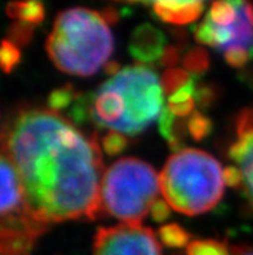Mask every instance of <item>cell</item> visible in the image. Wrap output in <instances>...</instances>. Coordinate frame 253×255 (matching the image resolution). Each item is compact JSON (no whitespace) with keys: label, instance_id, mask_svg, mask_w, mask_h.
I'll return each mask as SVG.
<instances>
[{"label":"cell","instance_id":"13","mask_svg":"<svg viewBox=\"0 0 253 255\" xmlns=\"http://www.w3.org/2000/svg\"><path fill=\"white\" fill-rule=\"evenodd\" d=\"M159 129L170 148L178 150L181 146V137H179L178 129H177V117L167 107L164 108L159 117Z\"/></svg>","mask_w":253,"mask_h":255},{"label":"cell","instance_id":"4","mask_svg":"<svg viewBox=\"0 0 253 255\" xmlns=\"http://www.w3.org/2000/svg\"><path fill=\"white\" fill-rule=\"evenodd\" d=\"M159 180L161 193L168 205L189 217L212 210L224 194L220 162L199 149H182L170 155Z\"/></svg>","mask_w":253,"mask_h":255},{"label":"cell","instance_id":"23","mask_svg":"<svg viewBox=\"0 0 253 255\" xmlns=\"http://www.w3.org/2000/svg\"><path fill=\"white\" fill-rule=\"evenodd\" d=\"M224 180L229 187H238L243 183V175L238 167L229 166L224 170Z\"/></svg>","mask_w":253,"mask_h":255},{"label":"cell","instance_id":"14","mask_svg":"<svg viewBox=\"0 0 253 255\" xmlns=\"http://www.w3.org/2000/svg\"><path fill=\"white\" fill-rule=\"evenodd\" d=\"M161 241L168 248H185L190 244V235L176 223H169L159 228Z\"/></svg>","mask_w":253,"mask_h":255},{"label":"cell","instance_id":"19","mask_svg":"<svg viewBox=\"0 0 253 255\" xmlns=\"http://www.w3.org/2000/svg\"><path fill=\"white\" fill-rule=\"evenodd\" d=\"M21 61V52L16 44L10 40H4L1 44V53H0V62L4 73H10Z\"/></svg>","mask_w":253,"mask_h":255},{"label":"cell","instance_id":"10","mask_svg":"<svg viewBox=\"0 0 253 255\" xmlns=\"http://www.w3.org/2000/svg\"><path fill=\"white\" fill-rule=\"evenodd\" d=\"M205 0H154L158 17L173 25H186L200 16Z\"/></svg>","mask_w":253,"mask_h":255},{"label":"cell","instance_id":"12","mask_svg":"<svg viewBox=\"0 0 253 255\" xmlns=\"http://www.w3.org/2000/svg\"><path fill=\"white\" fill-rule=\"evenodd\" d=\"M6 12L9 17L16 18L19 23L31 27L39 25L44 17L43 5L38 0H22V1L10 3L6 8Z\"/></svg>","mask_w":253,"mask_h":255},{"label":"cell","instance_id":"9","mask_svg":"<svg viewBox=\"0 0 253 255\" xmlns=\"http://www.w3.org/2000/svg\"><path fill=\"white\" fill-rule=\"evenodd\" d=\"M167 39L159 29L154 26H138L132 35L129 43L131 55L141 64H151L158 60H163L167 52Z\"/></svg>","mask_w":253,"mask_h":255},{"label":"cell","instance_id":"18","mask_svg":"<svg viewBox=\"0 0 253 255\" xmlns=\"http://www.w3.org/2000/svg\"><path fill=\"white\" fill-rule=\"evenodd\" d=\"M187 129L194 140H203L209 135L212 129V122L199 112H194L187 122Z\"/></svg>","mask_w":253,"mask_h":255},{"label":"cell","instance_id":"22","mask_svg":"<svg viewBox=\"0 0 253 255\" xmlns=\"http://www.w3.org/2000/svg\"><path fill=\"white\" fill-rule=\"evenodd\" d=\"M170 213V206L168 205V202L166 200H161V198H158L157 201L154 202V205L151 206L150 214L153 219L158 223H163L166 222L168 217H169Z\"/></svg>","mask_w":253,"mask_h":255},{"label":"cell","instance_id":"3","mask_svg":"<svg viewBox=\"0 0 253 255\" xmlns=\"http://www.w3.org/2000/svg\"><path fill=\"white\" fill-rule=\"evenodd\" d=\"M45 49L57 69L90 77L107 65L114 51L109 16L88 8H70L56 17Z\"/></svg>","mask_w":253,"mask_h":255},{"label":"cell","instance_id":"17","mask_svg":"<svg viewBox=\"0 0 253 255\" xmlns=\"http://www.w3.org/2000/svg\"><path fill=\"white\" fill-rule=\"evenodd\" d=\"M78 99L79 97L77 96L73 87L71 86H66V87L57 88V90H55L49 95L48 107L51 110H55V112L60 113V110H64L66 108H69Z\"/></svg>","mask_w":253,"mask_h":255},{"label":"cell","instance_id":"5","mask_svg":"<svg viewBox=\"0 0 253 255\" xmlns=\"http://www.w3.org/2000/svg\"><path fill=\"white\" fill-rule=\"evenodd\" d=\"M161 193L154 167L135 157H125L106 168L101 184L103 213L123 223H141Z\"/></svg>","mask_w":253,"mask_h":255},{"label":"cell","instance_id":"2","mask_svg":"<svg viewBox=\"0 0 253 255\" xmlns=\"http://www.w3.org/2000/svg\"><path fill=\"white\" fill-rule=\"evenodd\" d=\"M162 79L146 65H133L111 75L86 99L88 116L97 126L136 136L163 112Z\"/></svg>","mask_w":253,"mask_h":255},{"label":"cell","instance_id":"8","mask_svg":"<svg viewBox=\"0 0 253 255\" xmlns=\"http://www.w3.org/2000/svg\"><path fill=\"white\" fill-rule=\"evenodd\" d=\"M229 157L243 175L246 196L253 207V109L242 110L237 121V141L229 148Z\"/></svg>","mask_w":253,"mask_h":255},{"label":"cell","instance_id":"7","mask_svg":"<svg viewBox=\"0 0 253 255\" xmlns=\"http://www.w3.org/2000/svg\"><path fill=\"white\" fill-rule=\"evenodd\" d=\"M93 255H163V253L151 228L141 223H120L97 230Z\"/></svg>","mask_w":253,"mask_h":255},{"label":"cell","instance_id":"24","mask_svg":"<svg viewBox=\"0 0 253 255\" xmlns=\"http://www.w3.org/2000/svg\"><path fill=\"white\" fill-rule=\"evenodd\" d=\"M233 255H253V249L243 246V248H234Z\"/></svg>","mask_w":253,"mask_h":255},{"label":"cell","instance_id":"11","mask_svg":"<svg viewBox=\"0 0 253 255\" xmlns=\"http://www.w3.org/2000/svg\"><path fill=\"white\" fill-rule=\"evenodd\" d=\"M196 97H198V88H196L195 79L191 77L185 86L168 97L167 108L176 117L190 116L194 113Z\"/></svg>","mask_w":253,"mask_h":255},{"label":"cell","instance_id":"20","mask_svg":"<svg viewBox=\"0 0 253 255\" xmlns=\"http://www.w3.org/2000/svg\"><path fill=\"white\" fill-rule=\"evenodd\" d=\"M208 68V56L203 49H192L189 55L185 56L183 69L189 74H198Z\"/></svg>","mask_w":253,"mask_h":255},{"label":"cell","instance_id":"6","mask_svg":"<svg viewBox=\"0 0 253 255\" xmlns=\"http://www.w3.org/2000/svg\"><path fill=\"white\" fill-rule=\"evenodd\" d=\"M194 36L221 52L230 66L243 68L253 57V5L250 0H215Z\"/></svg>","mask_w":253,"mask_h":255},{"label":"cell","instance_id":"21","mask_svg":"<svg viewBox=\"0 0 253 255\" xmlns=\"http://www.w3.org/2000/svg\"><path fill=\"white\" fill-rule=\"evenodd\" d=\"M128 146V140L125 135L116 131H109L103 136L102 149L107 155H116L122 153Z\"/></svg>","mask_w":253,"mask_h":255},{"label":"cell","instance_id":"25","mask_svg":"<svg viewBox=\"0 0 253 255\" xmlns=\"http://www.w3.org/2000/svg\"><path fill=\"white\" fill-rule=\"evenodd\" d=\"M118 1H127V3H142V4H154V0H118Z\"/></svg>","mask_w":253,"mask_h":255},{"label":"cell","instance_id":"1","mask_svg":"<svg viewBox=\"0 0 253 255\" xmlns=\"http://www.w3.org/2000/svg\"><path fill=\"white\" fill-rule=\"evenodd\" d=\"M1 155L16 168L32 217L49 224L102 215L105 174L96 135L55 110L21 108L4 122Z\"/></svg>","mask_w":253,"mask_h":255},{"label":"cell","instance_id":"16","mask_svg":"<svg viewBox=\"0 0 253 255\" xmlns=\"http://www.w3.org/2000/svg\"><path fill=\"white\" fill-rule=\"evenodd\" d=\"M191 75L185 70L179 68H170L164 73L162 78V86H163L164 94L170 96L173 92L185 86L190 81Z\"/></svg>","mask_w":253,"mask_h":255},{"label":"cell","instance_id":"15","mask_svg":"<svg viewBox=\"0 0 253 255\" xmlns=\"http://www.w3.org/2000/svg\"><path fill=\"white\" fill-rule=\"evenodd\" d=\"M187 255H231L228 245L217 240H195L186 249Z\"/></svg>","mask_w":253,"mask_h":255}]
</instances>
